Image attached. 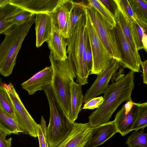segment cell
<instances>
[{"instance_id":"cell-1","label":"cell","mask_w":147,"mask_h":147,"mask_svg":"<svg viewBox=\"0 0 147 147\" xmlns=\"http://www.w3.org/2000/svg\"><path fill=\"white\" fill-rule=\"evenodd\" d=\"M135 73L130 70L108 85L104 93L103 103L89 117L88 123L91 127L108 122L121 104L124 101L132 100L131 94L134 88Z\"/></svg>"},{"instance_id":"cell-2","label":"cell","mask_w":147,"mask_h":147,"mask_svg":"<svg viewBox=\"0 0 147 147\" xmlns=\"http://www.w3.org/2000/svg\"><path fill=\"white\" fill-rule=\"evenodd\" d=\"M35 16L21 24L13 25L4 33L5 38L0 44V74L3 76L11 74L23 41L34 23Z\"/></svg>"},{"instance_id":"cell-3","label":"cell","mask_w":147,"mask_h":147,"mask_svg":"<svg viewBox=\"0 0 147 147\" xmlns=\"http://www.w3.org/2000/svg\"><path fill=\"white\" fill-rule=\"evenodd\" d=\"M86 22V13L68 37L65 39L67 57L74 69L76 82L81 85L88 84L90 73L87 69L86 59L87 33Z\"/></svg>"},{"instance_id":"cell-4","label":"cell","mask_w":147,"mask_h":147,"mask_svg":"<svg viewBox=\"0 0 147 147\" xmlns=\"http://www.w3.org/2000/svg\"><path fill=\"white\" fill-rule=\"evenodd\" d=\"M49 58L53 69L51 86L57 101L68 118L71 112L70 85L74 81L76 75L67 57L64 60H57L50 52Z\"/></svg>"},{"instance_id":"cell-5","label":"cell","mask_w":147,"mask_h":147,"mask_svg":"<svg viewBox=\"0 0 147 147\" xmlns=\"http://www.w3.org/2000/svg\"><path fill=\"white\" fill-rule=\"evenodd\" d=\"M49 104L50 116L47 127L46 134L49 147H57L71 131L74 123L66 117L57 101L51 85L43 90Z\"/></svg>"},{"instance_id":"cell-6","label":"cell","mask_w":147,"mask_h":147,"mask_svg":"<svg viewBox=\"0 0 147 147\" xmlns=\"http://www.w3.org/2000/svg\"><path fill=\"white\" fill-rule=\"evenodd\" d=\"M85 5L91 21L100 40L113 58L120 63L121 61V57L115 28H112L92 5L88 3Z\"/></svg>"},{"instance_id":"cell-7","label":"cell","mask_w":147,"mask_h":147,"mask_svg":"<svg viewBox=\"0 0 147 147\" xmlns=\"http://www.w3.org/2000/svg\"><path fill=\"white\" fill-rule=\"evenodd\" d=\"M86 27L92 51L93 66L90 75L100 74L113 59L99 38L86 7Z\"/></svg>"},{"instance_id":"cell-8","label":"cell","mask_w":147,"mask_h":147,"mask_svg":"<svg viewBox=\"0 0 147 147\" xmlns=\"http://www.w3.org/2000/svg\"><path fill=\"white\" fill-rule=\"evenodd\" d=\"M6 90L12 102L17 122L23 128L24 133L37 137L38 124L25 108L14 88L10 92Z\"/></svg>"},{"instance_id":"cell-9","label":"cell","mask_w":147,"mask_h":147,"mask_svg":"<svg viewBox=\"0 0 147 147\" xmlns=\"http://www.w3.org/2000/svg\"><path fill=\"white\" fill-rule=\"evenodd\" d=\"M120 65L118 61L113 59L107 67L100 73L97 74L96 80L84 96L83 103H85L104 92L110 80L117 72Z\"/></svg>"},{"instance_id":"cell-10","label":"cell","mask_w":147,"mask_h":147,"mask_svg":"<svg viewBox=\"0 0 147 147\" xmlns=\"http://www.w3.org/2000/svg\"><path fill=\"white\" fill-rule=\"evenodd\" d=\"M116 23L115 29L121 57L119 64L124 68H127L135 72H139L141 64L128 44L120 24L117 22Z\"/></svg>"},{"instance_id":"cell-11","label":"cell","mask_w":147,"mask_h":147,"mask_svg":"<svg viewBox=\"0 0 147 147\" xmlns=\"http://www.w3.org/2000/svg\"><path fill=\"white\" fill-rule=\"evenodd\" d=\"M73 1L60 0L58 4L51 13L53 25L65 38L68 37V23L70 13L73 6Z\"/></svg>"},{"instance_id":"cell-12","label":"cell","mask_w":147,"mask_h":147,"mask_svg":"<svg viewBox=\"0 0 147 147\" xmlns=\"http://www.w3.org/2000/svg\"><path fill=\"white\" fill-rule=\"evenodd\" d=\"M53 76V69L51 65L34 74L21 86L22 88L28 92V94L33 95L36 92L43 90L51 85Z\"/></svg>"},{"instance_id":"cell-13","label":"cell","mask_w":147,"mask_h":147,"mask_svg":"<svg viewBox=\"0 0 147 147\" xmlns=\"http://www.w3.org/2000/svg\"><path fill=\"white\" fill-rule=\"evenodd\" d=\"M91 128L88 123L75 122L69 134L57 147H84L90 135Z\"/></svg>"},{"instance_id":"cell-14","label":"cell","mask_w":147,"mask_h":147,"mask_svg":"<svg viewBox=\"0 0 147 147\" xmlns=\"http://www.w3.org/2000/svg\"><path fill=\"white\" fill-rule=\"evenodd\" d=\"M138 110V103L133 102L130 110L125 112L124 105L116 115L114 123L117 133L124 136L132 131Z\"/></svg>"},{"instance_id":"cell-15","label":"cell","mask_w":147,"mask_h":147,"mask_svg":"<svg viewBox=\"0 0 147 147\" xmlns=\"http://www.w3.org/2000/svg\"><path fill=\"white\" fill-rule=\"evenodd\" d=\"M60 0H11L10 4L35 15L50 13L54 10Z\"/></svg>"},{"instance_id":"cell-16","label":"cell","mask_w":147,"mask_h":147,"mask_svg":"<svg viewBox=\"0 0 147 147\" xmlns=\"http://www.w3.org/2000/svg\"><path fill=\"white\" fill-rule=\"evenodd\" d=\"M117 133L113 121L92 127L84 147H97L102 145Z\"/></svg>"},{"instance_id":"cell-17","label":"cell","mask_w":147,"mask_h":147,"mask_svg":"<svg viewBox=\"0 0 147 147\" xmlns=\"http://www.w3.org/2000/svg\"><path fill=\"white\" fill-rule=\"evenodd\" d=\"M35 15L36 45L37 47H39L49 39L52 32L53 24L49 13H40Z\"/></svg>"},{"instance_id":"cell-18","label":"cell","mask_w":147,"mask_h":147,"mask_svg":"<svg viewBox=\"0 0 147 147\" xmlns=\"http://www.w3.org/2000/svg\"><path fill=\"white\" fill-rule=\"evenodd\" d=\"M47 42L55 59L62 61L67 58L65 39L53 25L51 34Z\"/></svg>"},{"instance_id":"cell-19","label":"cell","mask_w":147,"mask_h":147,"mask_svg":"<svg viewBox=\"0 0 147 147\" xmlns=\"http://www.w3.org/2000/svg\"><path fill=\"white\" fill-rule=\"evenodd\" d=\"M71 112L68 119L74 123L77 119L83 103L82 85L74 81L70 84Z\"/></svg>"},{"instance_id":"cell-20","label":"cell","mask_w":147,"mask_h":147,"mask_svg":"<svg viewBox=\"0 0 147 147\" xmlns=\"http://www.w3.org/2000/svg\"><path fill=\"white\" fill-rule=\"evenodd\" d=\"M114 17L116 21L120 24L125 37L132 51L141 64L142 61L134 40L129 21L123 16L117 6Z\"/></svg>"},{"instance_id":"cell-21","label":"cell","mask_w":147,"mask_h":147,"mask_svg":"<svg viewBox=\"0 0 147 147\" xmlns=\"http://www.w3.org/2000/svg\"><path fill=\"white\" fill-rule=\"evenodd\" d=\"M129 22L132 36L138 51L143 49L147 52V32L136 21H129Z\"/></svg>"},{"instance_id":"cell-22","label":"cell","mask_w":147,"mask_h":147,"mask_svg":"<svg viewBox=\"0 0 147 147\" xmlns=\"http://www.w3.org/2000/svg\"><path fill=\"white\" fill-rule=\"evenodd\" d=\"M73 3L68 23L69 36L86 13V5L84 1L79 2L73 1Z\"/></svg>"},{"instance_id":"cell-23","label":"cell","mask_w":147,"mask_h":147,"mask_svg":"<svg viewBox=\"0 0 147 147\" xmlns=\"http://www.w3.org/2000/svg\"><path fill=\"white\" fill-rule=\"evenodd\" d=\"M21 9L10 4L0 7V34L4 33L15 25L8 21L9 18Z\"/></svg>"},{"instance_id":"cell-24","label":"cell","mask_w":147,"mask_h":147,"mask_svg":"<svg viewBox=\"0 0 147 147\" xmlns=\"http://www.w3.org/2000/svg\"><path fill=\"white\" fill-rule=\"evenodd\" d=\"M0 125L11 134L24 133L23 129L17 121L0 108Z\"/></svg>"},{"instance_id":"cell-25","label":"cell","mask_w":147,"mask_h":147,"mask_svg":"<svg viewBox=\"0 0 147 147\" xmlns=\"http://www.w3.org/2000/svg\"><path fill=\"white\" fill-rule=\"evenodd\" d=\"M136 21L147 23V1L146 0H128Z\"/></svg>"},{"instance_id":"cell-26","label":"cell","mask_w":147,"mask_h":147,"mask_svg":"<svg viewBox=\"0 0 147 147\" xmlns=\"http://www.w3.org/2000/svg\"><path fill=\"white\" fill-rule=\"evenodd\" d=\"M144 129L134 130L128 137L125 144L128 147H147V134L144 132Z\"/></svg>"},{"instance_id":"cell-27","label":"cell","mask_w":147,"mask_h":147,"mask_svg":"<svg viewBox=\"0 0 147 147\" xmlns=\"http://www.w3.org/2000/svg\"><path fill=\"white\" fill-rule=\"evenodd\" d=\"M87 1L96 9L112 28H115L116 23L114 16L99 0H88Z\"/></svg>"},{"instance_id":"cell-28","label":"cell","mask_w":147,"mask_h":147,"mask_svg":"<svg viewBox=\"0 0 147 147\" xmlns=\"http://www.w3.org/2000/svg\"><path fill=\"white\" fill-rule=\"evenodd\" d=\"M0 108L16 121L11 100L5 88L0 85Z\"/></svg>"},{"instance_id":"cell-29","label":"cell","mask_w":147,"mask_h":147,"mask_svg":"<svg viewBox=\"0 0 147 147\" xmlns=\"http://www.w3.org/2000/svg\"><path fill=\"white\" fill-rule=\"evenodd\" d=\"M147 126V102L138 103L137 117L133 126L132 131L144 129Z\"/></svg>"},{"instance_id":"cell-30","label":"cell","mask_w":147,"mask_h":147,"mask_svg":"<svg viewBox=\"0 0 147 147\" xmlns=\"http://www.w3.org/2000/svg\"><path fill=\"white\" fill-rule=\"evenodd\" d=\"M114 0L118 8L128 21H136V18L128 0Z\"/></svg>"},{"instance_id":"cell-31","label":"cell","mask_w":147,"mask_h":147,"mask_svg":"<svg viewBox=\"0 0 147 147\" xmlns=\"http://www.w3.org/2000/svg\"><path fill=\"white\" fill-rule=\"evenodd\" d=\"M33 14H34L21 9L10 16L8 21L14 24H20L29 20Z\"/></svg>"},{"instance_id":"cell-32","label":"cell","mask_w":147,"mask_h":147,"mask_svg":"<svg viewBox=\"0 0 147 147\" xmlns=\"http://www.w3.org/2000/svg\"><path fill=\"white\" fill-rule=\"evenodd\" d=\"M47 126L45 121L42 116L40 124H38V137L39 147H49L46 134Z\"/></svg>"},{"instance_id":"cell-33","label":"cell","mask_w":147,"mask_h":147,"mask_svg":"<svg viewBox=\"0 0 147 147\" xmlns=\"http://www.w3.org/2000/svg\"><path fill=\"white\" fill-rule=\"evenodd\" d=\"M104 101L102 96L93 98L84 103L82 109L90 110L97 109L102 104Z\"/></svg>"},{"instance_id":"cell-34","label":"cell","mask_w":147,"mask_h":147,"mask_svg":"<svg viewBox=\"0 0 147 147\" xmlns=\"http://www.w3.org/2000/svg\"><path fill=\"white\" fill-rule=\"evenodd\" d=\"M11 134L0 125V147H11L12 138L6 139V137Z\"/></svg>"},{"instance_id":"cell-35","label":"cell","mask_w":147,"mask_h":147,"mask_svg":"<svg viewBox=\"0 0 147 147\" xmlns=\"http://www.w3.org/2000/svg\"><path fill=\"white\" fill-rule=\"evenodd\" d=\"M86 59L87 66L88 71L90 73L91 71L92 67L93 59L92 51L88 33L86 36Z\"/></svg>"},{"instance_id":"cell-36","label":"cell","mask_w":147,"mask_h":147,"mask_svg":"<svg viewBox=\"0 0 147 147\" xmlns=\"http://www.w3.org/2000/svg\"><path fill=\"white\" fill-rule=\"evenodd\" d=\"M99 0L114 16L117 8L115 0Z\"/></svg>"},{"instance_id":"cell-37","label":"cell","mask_w":147,"mask_h":147,"mask_svg":"<svg viewBox=\"0 0 147 147\" xmlns=\"http://www.w3.org/2000/svg\"><path fill=\"white\" fill-rule=\"evenodd\" d=\"M140 65L143 71L142 75L143 82L147 84V60L142 62Z\"/></svg>"},{"instance_id":"cell-38","label":"cell","mask_w":147,"mask_h":147,"mask_svg":"<svg viewBox=\"0 0 147 147\" xmlns=\"http://www.w3.org/2000/svg\"><path fill=\"white\" fill-rule=\"evenodd\" d=\"M11 0H0V7L10 3Z\"/></svg>"},{"instance_id":"cell-39","label":"cell","mask_w":147,"mask_h":147,"mask_svg":"<svg viewBox=\"0 0 147 147\" xmlns=\"http://www.w3.org/2000/svg\"><path fill=\"white\" fill-rule=\"evenodd\" d=\"M0 86L3 88H6L7 86V84L5 82H2L1 79L0 80Z\"/></svg>"}]
</instances>
